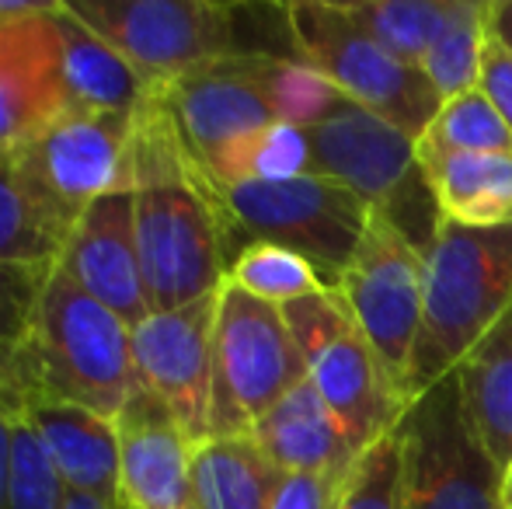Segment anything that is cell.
I'll use <instances>...</instances> for the list:
<instances>
[{"label": "cell", "instance_id": "obj_1", "mask_svg": "<svg viewBox=\"0 0 512 509\" xmlns=\"http://www.w3.org/2000/svg\"><path fill=\"white\" fill-rule=\"evenodd\" d=\"M63 7L108 42L150 88H168L230 56H300L290 14L272 25L283 7L213 0H67Z\"/></svg>", "mask_w": 512, "mask_h": 509}, {"label": "cell", "instance_id": "obj_2", "mask_svg": "<svg viewBox=\"0 0 512 509\" xmlns=\"http://www.w3.org/2000/svg\"><path fill=\"white\" fill-rule=\"evenodd\" d=\"M42 401H70L115 419L140 391L133 328L81 290L56 265L25 339Z\"/></svg>", "mask_w": 512, "mask_h": 509}, {"label": "cell", "instance_id": "obj_3", "mask_svg": "<svg viewBox=\"0 0 512 509\" xmlns=\"http://www.w3.org/2000/svg\"><path fill=\"white\" fill-rule=\"evenodd\" d=\"M425 258V318L408 374L415 401L453 374L464 353L512 307V224L467 231L443 224Z\"/></svg>", "mask_w": 512, "mask_h": 509}, {"label": "cell", "instance_id": "obj_4", "mask_svg": "<svg viewBox=\"0 0 512 509\" xmlns=\"http://www.w3.org/2000/svg\"><path fill=\"white\" fill-rule=\"evenodd\" d=\"M133 213L150 311H175L220 293L230 272L227 220L196 161L140 185Z\"/></svg>", "mask_w": 512, "mask_h": 509}, {"label": "cell", "instance_id": "obj_5", "mask_svg": "<svg viewBox=\"0 0 512 509\" xmlns=\"http://www.w3.org/2000/svg\"><path fill=\"white\" fill-rule=\"evenodd\" d=\"M213 189L227 220L230 262L248 245H279L307 258L328 290L345 276L373 224L370 203L321 175Z\"/></svg>", "mask_w": 512, "mask_h": 509}, {"label": "cell", "instance_id": "obj_6", "mask_svg": "<svg viewBox=\"0 0 512 509\" xmlns=\"http://www.w3.org/2000/svg\"><path fill=\"white\" fill-rule=\"evenodd\" d=\"M307 147L310 175L352 189L377 217L398 227L418 252H429L443 217L408 133L359 105H349L338 116L310 126Z\"/></svg>", "mask_w": 512, "mask_h": 509}, {"label": "cell", "instance_id": "obj_7", "mask_svg": "<svg viewBox=\"0 0 512 509\" xmlns=\"http://www.w3.org/2000/svg\"><path fill=\"white\" fill-rule=\"evenodd\" d=\"M290 32L300 60L310 63L328 84H335L352 105L387 119L411 140L429 129L443 98L422 74V67L405 63L384 49L345 4L328 0H297L286 4Z\"/></svg>", "mask_w": 512, "mask_h": 509}, {"label": "cell", "instance_id": "obj_8", "mask_svg": "<svg viewBox=\"0 0 512 509\" xmlns=\"http://www.w3.org/2000/svg\"><path fill=\"white\" fill-rule=\"evenodd\" d=\"M307 377L283 311L227 279L216 297L213 436H251L255 422Z\"/></svg>", "mask_w": 512, "mask_h": 509}, {"label": "cell", "instance_id": "obj_9", "mask_svg": "<svg viewBox=\"0 0 512 509\" xmlns=\"http://www.w3.org/2000/svg\"><path fill=\"white\" fill-rule=\"evenodd\" d=\"M398 433L405 509H506V475L474 440L453 374L411 401Z\"/></svg>", "mask_w": 512, "mask_h": 509}, {"label": "cell", "instance_id": "obj_10", "mask_svg": "<svg viewBox=\"0 0 512 509\" xmlns=\"http://www.w3.org/2000/svg\"><path fill=\"white\" fill-rule=\"evenodd\" d=\"M335 293L342 297L352 325L370 342L387 374L398 381L401 394L408 398V374L425 318L422 252L398 227L373 213L370 231L345 276L338 279Z\"/></svg>", "mask_w": 512, "mask_h": 509}, {"label": "cell", "instance_id": "obj_11", "mask_svg": "<svg viewBox=\"0 0 512 509\" xmlns=\"http://www.w3.org/2000/svg\"><path fill=\"white\" fill-rule=\"evenodd\" d=\"M133 116L70 112L14 150L21 178L67 231L108 192H126Z\"/></svg>", "mask_w": 512, "mask_h": 509}, {"label": "cell", "instance_id": "obj_12", "mask_svg": "<svg viewBox=\"0 0 512 509\" xmlns=\"http://www.w3.org/2000/svg\"><path fill=\"white\" fill-rule=\"evenodd\" d=\"M216 297L220 293L175 311H154L133 328L140 387L168 408L192 447L213 440Z\"/></svg>", "mask_w": 512, "mask_h": 509}, {"label": "cell", "instance_id": "obj_13", "mask_svg": "<svg viewBox=\"0 0 512 509\" xmlns=\"http://www.w3.org/2000/svg\"><path fill=\"white\" fill-rule=\"evenodd\" d=\"M70 112L56 0L11 4L0 18V157Z\"/></svg>", "mask_w": 512, "mask_h": 509}, {"label": "cell", "instance_id": "obj_14", "mask_svg": "<svg viewBox=\"0 0 512 509\" xmlns=\"http://www.w3.org/2000/svg\"><path fill=\"white\" fill-rule=\"evenodd\" d=\"M157 91L203 175L237 140L279 123L258 81L255 56H230Z\"/></svg>", "mask_w": 512, "mask_h": 509}, {"label": "cell", "instance_id": "obj_15", "mask_svg": "<svg viewBox=\"0 0 512 509\" xmlns=\"http://www.w3.org/2000/svg\"><path fill=\"white\" fill-rule=\"evenodd\" d=\"M60 269L88 297L119 314L129 328L154 314L143 290L140 252H136L133 192H108L84 210L60 255Z\"/></svg>", "mask_w": 512, "mask_h": 509}, {"label": "cell", "instance_id": "obj_16", "mask_svg": "<svg viewBox=\"0 0 512 509\" xmlns=\"http://www.w3.org/2000/svg\"><path fill=\"white\" fill-rule=\"evenodd\" d=\"M307 374L338 426L345 429L356 454L394 433L401 415L408 412V398L401 394L398 381L387 374V367L356 325L324 342L307 360Z\"/></svg>", "mask_w": 512, "mask_h": 509}, {"label": "cell", "instance_id": "obj_17", "mask_svg": "<svg viewBox=\"0 0 512 509\" xmlns=\"http://www.w3.org/2000/svg\"><path fill=\"white\" fill-rule=\"evenodd\" d=\"M122 440V506L126 509H203L192 485V443L168 408L150 391L119 415Z\"/></svg>", "mask_w": 512, "mask_h": 509}, {"label": "cell", "instance_id": "obj_18", "mask_svg": "<svg viewBox=\"0 0 512 509\" xmlns=\"http://www.w3.org/2000/svg\"><path fill=\"white\" fill-rule=\"evenodd\" d=\"M25 422L39 436L67 492L122 506L119 422L70 401H35L25 412Z\"/></svg>", "mask_w": 512, "mask_h": 509}, {"label": "cell", "instance_id": "obj_19", "mask_svg": "<svg viewBox=\"0 0 512 509\" xmlns=\"http://www.w3.org/2000/svg\"><path fill=\"white\" fill-rule=\"evenodd\" d=\"M251 440L283 475H349L359 457L310 377L255 422Z\"/></svg>", "mask_w": 512, "mask_h": 509}, {"label": "cell", "instance_id": "obj_20", "mask_svg": "<svg viewBox=\"0 0 512 509\" xmlns=\"http://www.w3.org/2000/svg\"><path fill=\"white\" fill-rule=\"evenodd\" d=\"M467 426L506 475L512 468V307L453 367Z\"/></svg>", "mask_w": 512, "mask_h": 509}, {"label": "cell", "instance_id": "obj_21", "mask_svg": "<svg viewBox=\"0 0 512 509\" xmlns=\"http://www.w3.org/2000/svg\"><path fill=\"white\" fill-rule=\"evenodd\" d=\"M56 18H60L63 35V74H67L70 109L95 112V116H136L157 88H150L108 42L84 28L63 7V0H56Z\"/></svg>", "mask_w": 512, "mask_h": 509}, {"label": "cell", "instance_id": "obj_22", "mask_svg": "<svg viewBox=\"0 0 512 509\" xmlns=\"http://www.w3.org/2000/svg\"><path fill=\"white\" fill-rule=\"evenodd\" d=\"M443 224L495 231L512 224V154H450L422 161Z\"/></svg>", "mask_w": 512, "mask_h": 509}, {"label": "cell", "instance_id": "obj_23", "mask_svg": "<svg viewBox=\"0 0 512 509\" xmlns=\"http://www.w3.org/2000/svg\"><path fill=\"white\" fill-rule=\"evenodd\" d=\"M283 471L251 436H213L192 447V485L203 509H269Z\"/></svg>", "mask_w": 512, "mask_h": 509}, {"label": "cell", "instance_id": "obj_24", "mask_svg": "<svg viewBox=\"0 0 512 509\" xmlns=\"http://www.w3.org/2000/svg\"><path fill=\"white\" fill-rule=\"evenodd\" d=\"M70 231L21 178L11 154L0 157V265L53 272Z\"/></svg>", "mask_w": 512, "mask_h": 509}, {"label": "cell", "instance_id": "obj_25", "mask_svg": "<svg viewBox=\"0 0 512 509\" xmlns=\"http://www.w3.org/2000/svg\"><path fill=\"white\" fill-rule=\"evenodd\" d=\"M345 11L384 49L422 67L429 49L457 21L464 0H342Z\"/></svg>", "mask_w": 512, "mask_h": 509}, {"label": "cell", "instance_id": "obj_26", "mask_svg": "<svg viewBox=\"0 0 512 509\" xmlns=\"http://www.w3.org/2000/svg\"><path fill=\"white\" fill-rule=\"evenodd\" d=\"M418 161L450 154H512V133L481 88L439 105L436 119L415 140Z\"/></svg>", "mask_w": 512, "mask_h": 509}, {"label": "cell", "instance_id": "obj_27", "mask_svg": "<svg viewBox=\"0 0 512 509\" xmlns=\"http://www.w3.org/2000/svg\"><path fill=\"white\" fill-rule=\"evenodd\" d=\"M488 46V0H464L457 21L446 28V35L429 49L422 60V74L436 88L443 102L478 88L481 60Z\"/></svg>", "mask_w": 512, "mask_h": 509}, {"label": "cell", "instance_id": "obj_28", "mask_svg": "<svg viewBox=\"0 0 512 509\" xmlns=\"http://www.w3.org/2000/svg\"><path fill=\"white\" fill-rule=\"evenodd\" d=\"M227 279L234 286H241L244 293L265 300V304H290L307 293L328 290L324 279L317 276V269L300 258L297 252H286L279 245H248L234 255Z\"/></svg>", "mask_w": 512, "mask_h": 509}, {"label": "cell", "instance_id": "obj_29", "mask_svg": "<svg viewBox=\"0 0 512 509\" xmlns=\"http://www.w3.org/2000/svg\"><path fill=\"white\" fill-rule=\"evenodd\" d=\"M335 509H405V443L398 429L356 457Z\"/></svg>", "mask_w": 512, "mask_h": 509}, {"label": "cell", "instance_id": "obj_30", "mask_svg": "<svg viewBox=\"0 0 512 509\" xmlns=\"http://www.w3.org/2000/svg\"><path fill=\"white\" fill-rule=\"evenodd\" d=\"M7 503L11 509H63L67 485L42 450L39 436L25 419L11 426V468H7Z\"/></svg>", "mask_w": 512, "mask_h": 509}, {"label": "cell", "instance_id": "obj_31", "mask_svg": "<svg viewBox=\"0 0 512 509\" xmlns=\"http://www.w3.org/2000/svg\"><path fill=\"white\" fill-rule=\"evenodd\" d=\"M46 279L49 272L0 265V342H21L28 335Z\"/></svg>", "mask_w": 512, "mask_h": 509}, {"label": "cell", "instance_id": "obj_32", "mask_svg": "<svg viewBox=\"0 0 512 509\" xmlns=\"http://www.w3.org/2000/svg\"><path fill=\"white\" fill-rule=\"evenodd\" d=\"M42 401L25 342H0V419H25V412Z\"/></svg>", "mask_w": 512, "mask_h": 509}, {"label": "cell", "instance_id": "obj_33", "mask_svg": "<svg viewBox=\"0 0 512 509\" xmlns=\"http://www.w3.org/2000/svg\"><path fill=\"white\" fill-rule=\"evenodd\" d=\"M345 475H283L269 509H335Z\"/></svg>", "mask_w": 512, "mask_h": 509}, {"label": "cell", "instance_id": "obj_34", "mask_svg": "<svg viewBox=\"0 0 512 509\" xmlns=\"http://www.w3.org/2000/svg\"><path fill=\"white\" fill-rule=\"evenodd\" d=\"M478 88H481V95L492 102V109L499 112L502 123H506L512 133V53L492 39H488V46H485Z\"/></svg>", "mask_w": 512, "mask_h": 509}, {"label": "cell", "instance_id": "obj_35", "mask_svg": "<svg viewBox=\"0 0 512 509\" xmlns=\"http://www.w3.org/2000/svg\"><path fill=\"white\" fill-rule=\"evenodd\" d=\"M488 39L512 53V0H488Z\"/></svg>", "mask_w": 512, "mask_h": 509}, {"label": "cell", "instance_id": "obj_36", "mask_svg": "<svg viewBox=\"0 0 512 509\" xmlns=\"http://www.w3.org/2000/svg\"><path fill=\"white\" fill-rule=\"evenodd\" d=\"M11 426H14V419H0V509H11V503H7V468H11Z\"/></svg>", "mask_w": 512, "mask_h": 509}, {"label": "cell", "instance_id": "obj_37", "mask_svg": "<svg viewBox=\"0 0 512 509\" xmlns=\"http://www.w3.org/2000/svg\"><path fill=\"white\" fill-rule=\"evenodd\" d=\"M63 509H122V506H112V503H102V499L81 496V492H67V506H63Z\"/></svg>", "mask_w": 512, "mask_h": 509}, {"label": "cell", "instance_id": "obj_38", "mask_svg": "<svg viewBox=\"0 0 512 509\" xmlns=\"http://www.w3.org/2000/svg\"><path fill=\"white\" fill-rule=\"evenodd\" d=\"M506 509H512V468L506 471Z\"/></svg>", "mask_w": 512, "mask_h": 509}, {"label": "cell", "instance_id": "obj_39", "mask_svg": "<svg viewBox=\"0 0 512 509\" xmlns=\"http://www.w3.org/2000/svg\"><path fill=\"white\" fill-rule=\"evenodd\" d=\"M7 7H11V4H4V0H0V18H4V14H7Z\"/></svg>", "mask_w": 512, "mask_h": 509}]
</instances>
